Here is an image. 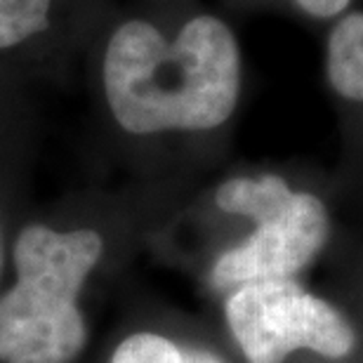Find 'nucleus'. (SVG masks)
<instances>
[{
  "instance_id": "0eeeda50",
  "label": "nucleus",
  "mask_w": 363,
  "mask_h": 363,
  "mask_svg": "<svg viewBox=\"0 0 363 363\" xmlns=\"http://www.w3.org/2000/svg\"><path fill=\"white\" fill-rule=\"evenodd\" d=\"M111 363H224L213 352L179 347L156 333H135L116 347Z\"/></svg>"
},
{
  "instance_id": "39448f33",
  "label": "nucleus",
  "mask_w": 363,
  "mask_h": 363,
  "mask_svg": "<svg viewBox=\"0 0 363 363\" xmlns=\"http://www.w3.org/2000/svg\"><path fill=\"white\" fill-rule=\"evenodd\" d=\"M325 74L340 97L363 101V12L345 14L325 45Z\"/></svg>"
},
{
  "instance_id": "1a4fd4ad",
  "label": "nucleus",
  "mask_w": 363,
  "mask_h": 363,
  "mask_svg": "<svg viewBox=\"0 0 363 363\" xmlns=\"http://www.w3.org/2000/svg\"><path fill=\"white\" fill-rule=\"evenodd\" d=\"M0 267H3V245H0Z\"/></svg>"
},
{
  "instance_id": "423d86ee",
  "label": "nucleus",
  "mask_w": 363,
  "mask_h": 363,
  "mask_svg": "<svg viewBox=\"0 0 363 363\" xmlns=\"http://www.w3.org/2000/svg\"><path fill=\"white\" fill-rule=\"evenodd\" d=\"M55 0H0V52L31 43L52 26Z\"/></svg>"
},
{
  "instance_id": "f03ea898",
  "label": "nucleus",
  "mask_w": 363,
  "mask_h": 363,
  "mask_svg": "<svg viewBox=\"0 0 363 363\" xmlns=\"http://www.w3.org/2000/svg\"><path fill=\"white\" fill-rule=\"evenodd\" d=\"M104 252L94 229L28 224L14 243L17 281L0 297V363H71L88 345L78 295Z\"/></svg>"
},
{
  "instance_id": "20e7f679",
  "label": "nucleus",
  "mask_w": 363,
  "mask_h": 363,
  "mask_svg": "<svg viewBox=\"0 0 363 363\" xmlns=\"http://www.w3.org/2000/svg\"><path fill=\"white\" fill-rule=\"evenodd\" d=\"M224 314L248 363H283L297 350L342 359L357 342L347 318L293 279L238 286Z\"/></svg>"
},
{
  "instance_id": "7ed1b4c3",
  "label": "nucleus",
  "mask_w": 363,
  "mask_h": 363,
  "mask_svg": "<svg viewBox=\"0 0 363 363\" xmlns=\"http://www.w3.org/2000/svg\"><path fill=\"white\" fill-rule=\"evenodd\" d=\"M224 213L255 222L243 243L217 257L215 288H238L252 281L293 279L314 259L328 238V213L314 194L293 191L279 175L231 177L215 191Z\"/></svg>"
},
{
  "instance_id": "f257e3e1",
  "label": "nucleus",
  "mask_w": 363,
  "mask_h": 363,
  "mask_svg": "<svg viewBox=\"0 0 363 363\" xmlns=\"http://www.w3.org/2000/svg\"><path fill=\"white\" fill-rule=\"evenodd\" d=\"M241 81V48L215 14H196L172 40L147 19H128L101 57L108 111L130 135L220 128L236 111Z\"/></svg>"
},
{
  "instance_id": "6e6552de",
  "label": "nucleus",
  "mask_w": 363,
  "mask_h": 363,
  "mask_svg": "<svg viewBox=\"0 0 363 363\" xmlns=\"http://www.w3.org/2000/svg\"><path fill=\"white\" fill-rule=\"evenodd\" d=\"M297 7L314 19H330L342 14L352 0H295Z\"/></svg>"
}]
</instances>
